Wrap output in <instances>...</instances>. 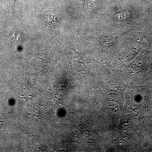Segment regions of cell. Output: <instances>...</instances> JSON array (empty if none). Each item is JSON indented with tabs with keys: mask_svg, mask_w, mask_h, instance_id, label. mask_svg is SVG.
Instances as JSON below:
<instances>
[{
	"mask_svg": "<svg viewBox=\"0 0 152 152\" xmlns=\"http://www.w3.org/2000/svg\"><path fill=\"white\" fill-rule=\"evenodd\" d=\"M44 23L49 28H53L58 23V16L55 12L47 10L44 14Z\"/></svg>",
	"mask_w": 152,
	"mask_h": 152,
	"instance_id": "cell-1",
	"label": "cell"
}]
</instances>
